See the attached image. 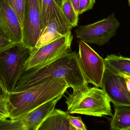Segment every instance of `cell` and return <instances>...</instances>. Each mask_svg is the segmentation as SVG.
Here are the masks:
<instances>
[{
    "label": "cell",
    "instance_id": "obj_1",
    "mask_svg": "<svg viewBox=\"0 0 130 130\" xmlns=\"http://www.w3.org/2000/svg\"><path fill=\"white\" fill-rule=\"evenodd\" d=\"M55 78H63L73 90L88 86L79 65L77 53L70 52L48 64L25 71L13 92L37 86Z\"/></svg>",
    "mask_w": 130,
    "mask_h": 130
},
{
    "label": "cell",
    "instance_id": "obj_2",
    "mask_svg": "<svg viewBox=\"0 0 130 130\" xmlns=\"http://www.w3.org/2000/svg\"><path fill=\"white\" fill-rule=\"evenodd\" d=\"M69 86L63 78H55L35 87L8 93L9 118L23 117L43 104L63 95Z\"/></svg>",
    "mask_w": 130,
    "mask_h": 130
},
{
    "label": "cell",
    "instance_id": "obj_3",
    "mask_svg": "<svg viewBox=\"0 0 130 130\" xmlns=\"http://www.w3.org/2000/svg\"><path fill=\"white\" fill-rule=\"evenodd\" d=\"M110 102L102 89L87 86L73 90L67 98V112L99 117H112Z\"/></svg>",
    "mask_w": 130,
    "mask_h": 130
},
{
    "label": "cell",
    "instance_id": "obj_4",
    "mask_svg": "<svg viewBox=\"0 0 130 130\" xmlns=\"http://www.w3.org/2000/svg\"><path fill=\"white\" fill-rule=\"evenodd\" d=\"M31 51L22 43L15 45L0 53V77L8 93L13 92Z\"/></svg>",
    "mask_w": 130,
    "mask_h": 130
},
{
    "label": "cell",
    "instance_id": "obj_5",
    "mask_svg": "<svg viewBox=\"0 0 130 130\" xmlns=\"http://www.w3.org/2000/svg\"><path fill=\"white\" fill-rule=\"evenodd\" d=\"M73 38L70 31L34 49L25 63V71L48 64L71 52Z\"/></svg>",
    "mask_w": 130,
    "mask_h": 130
},
{
    "label": "cell",
    "instance_id": "obj_6",
    "mask_svg": "<svg viewBox=\"0 0 130 130\" xmlns=\"http://www.w3.org/2000/svg\"><path fill=\"white\" fill-rule=\"evenodd\" d=\"M120 26L114 13L101 20L85 26H79L75 31L76 37L86 43L105 45L115 36Z\"/></svg>",
    "mask_w": 130,
    "mask_h": 130
},
{
    "label": "cell",
    "instance_id": "obj_7",
    "mask_svg": "<svg viewBox=\"0 0 130 130\" xmlns=\"http://www.w3.org/2000/svg\"><path fill=\"white\" fill-rule=\"evenodd\" d=\"M22 28V44L32 51L45 30L39 0H26Z\"/></svg>",
    "mask_w": 130,
    "mask_h": 130
},
{
    "label": "cell",
    "instance_id": "obj_8",
    "mask_svg": "<svg viewBox=\"0 0 130 130\" xmlns=\"http://www.w3.org/2000/svg\"><path fill=\"white\" fill-rule=\"evenodd\" d=\"M77 54L79 65L87 83L101 88L105 70L104 59L83 41L79 42Z\"/></svg>",
    "mask_w": 130,
    "mask_h": 130
},
{
    "label": "cell",
    "instance_id": "obj_9",
    "mask_svg": "<svg viewBox=\"0 0 130 130\" xmlns=\"http://www.w3.org/2000/svg\"><path fill=\"white\" fill-rule=\"evenodd\" d=\"M101 88L115 107L130 106V100L126 91L124 78L120 74L105 68Z\"/></svg>",
    "mask_w": 130,
    "mask_h": 130
},
{
    "label": "cell",
    "instance_id": "obj_10",
    "mask_svg": "<svg viewBox=\"0 0 130 130\" xmlns=\"http://www.w3.org/2000/svg\"><path fill=\"white\" fill-rule=\"evenodd\" d=\"M0 35L12 42L22 43V26L5 0H0Z\"/></svg>",
    "mask_w": 130,
    "mask_h": 130
},
{
    "label": "cell",
    "instance_id": "obj_11",
    "mask_svg": "<svg viewBox=\"0 0 130 130\" xmlns=\"http://www.w3.org/2000/svg\"><path fill=\"white\" fill-rule=\"evenodd\" d=\"M39 2L42 21L45 29L49 22L55 20L65 28L71 30L72 27L54 0H39Z\"/></svg>",
    "mask_w": 130,
    "mask_h": 130
},
{
    "label": "cell",
    "instance_id": "obj_12",
    "mask_svg": "<svg viewBox=\"0 0 130 130\" xmlns=\"http://www.w3.org/2000/svg\"><path fill=\"white\" fill-rule=\"evenodd\" d=\"M69 115L67 111L55 109L42 122L37 130H70Z\"/></svg>",
    "mask_w": 130,
    "mask_h": 130
},
{
    "label": "cell",
    "instance_id": "obj_13",
    "mask_svg": "<svg viewBox=\"0 0 130 130\" xmlns=\"http://www.w3.org/2000/svg\"><path fill=\"white\" fill-rule=\"evenodd\" d=\"M105 67L119 74L130 75V58L111 54L105 58Z\"/></svg>",
    "mask_w": 130,
    "mask_h": 130
},
{
    "label": "cell",
    "instance_id": "obj_14",
    "mask_svg": "<svg viewBox=\"0 0 130 130\" xmlns=\"http://www.w3.org/2000/svg\"><path fill=\"white\" fill-rule=\"evenodd\" d=\"M130 126V106L115 107L110 128L111 130H123Z\"/></svg>",
    "mask_w": 130,
    "mask_h": 130
},
{
    "label": "cell",
    "instance_id": "obj_15",
    "mask_svg": "<svg viewBox=\"0 0 130 130\" xmlns=\"http://www.w3.org/2000/svg\"><path fill=\"white\" fill-rule=\"evenodd\" d=\"M61 10L72 27L77 26L79 14L75 10L70 0H64L62 6Z\"/></svg>",
    "mask_w": 130,
    "mask_h": 130
},
{
    "label": "cell",
    "instance_id": "obj_16",
    "mask_svg": "<svg viewBox=\"0 0 130 130\" xmlns=\"http://www.w3.org/2000/svg\"><path fill=\"white\" fill-rule=\"evenodd\" d=\"M17 14L22 26L26 0H5Z\"/></svg>",
    "mask_w": 130,
    "mask_h": 130
},
{
    "label": "cell",
    "instance_id": "obj_17",
    "mask_svg": "<svg viewBox=\"0 0 130 130\" xmlns=\"http://www.w3.org/2000/svg\"><path fill=\"white\" fill-rule=\"evenodd\" d=\"M8 102V97L5 98H0V120H4L9 118Z\"/></svg>",
    "mask_w": 130,
    "mask_h": 130
},
{
    "label": "cell",
    "instance_id": "obj_18",
    "mask_svg": "<svg viewBox=\"0 0 130 130\" xmlns=\"http://www.w3.org/2000/svg\"><path fill=\"white\" fill-rule=\"evenodd\" d=\"M95 0H80L79 8V15L87 11L91 10L95 4Z\"/></svg>",
    "mask_w": 130,
    "mask_h": 130
},
{
    "label": "cell",
    "instance_id": "obj_19",
    "mask_svg": "<svg viewBox=\"0 0 130 130\" xmlns=\"http://www.w3.org/2000/svg\"><path fill=\"white\" fill-rule=\"evenodd\" d=\"M69 121L70 123L76 128L83 130L86 129V127L80 117H75L69 115Z\"/></svg>",
    "mask_w": 130,
    "mask_h": 130
},
{
    "label": "cell",
    "instance_id": "obj_20",
    "mask_svg": "<svg viewBox=\"0 0 130 130\" xmlns=\"http://www.w3.org/2000/svg\"><path fill=\"white\" fill-rule=\"evenodd\" d=\"M15 44L0 35V53Z\"/></svg>",
    "mask_w": 130,
    "mask_h": 130
},
{
    "label": "cell",
    "instance_id": "obj_21",
    "mask_svg": "<svg viewBox=\"0 0 130 130\" xmlns=\"http://www.w3.org/2000/svg\"><path fill=\"white\" fill-rule=\"evenodd\" d=\"M120 75H121L124 78V84L126 91L130 100V75L125 74Z\"/></svg>",
    "mask_w": 130,
    "mask_h": 130
},
{
    "label": "cell",
    "instance_id": "obj_22",
    "mask_svg": "<svg viewBox=\"0 0 130 130\" xmlns=\"http://www.w3.org/2000/svg\"><path fill=\"white\" fill-rule=\"evenodd\" d=\"M8 93L7 91L3 82L0 77V98H7L8 96Z\"/></svg>",
    "mask_w": 130,
    "mask_h": 130
},
{
    "label": "cell",
    "instance_id": "obj_23",
    "mask_svg": "<svg viewBox=\"0 0 130 130\" xmlns=\"http://www.w3.org/2000/svg\"><path fill=\"white\" fill-rule=\"evenodd\" d=\"M70 1L72 3L75 10L76 11V13L78 14L80 0H70Z\"/></svg>",
    "mask_w": 130,
    "mask_h": 130
},
{
    "label": "cell",
    "instance_id": "obj_24",
    "mask_svg": "<svg viewBox=\"0 0 130 130\" xmlns=\"http://www.w3.org/2000/svg\"><path fill=\"white\" fill-rule=\"evenodd\" d=\"M61 9L64 0H54Z\"/></svg>",
    "mask_w": 130,
    "mask_h": 130
},
{
    "label": "cell",
    "instance_id": "obj_25",
    "mask_svg": "<svg viewBox=\"0 0 130 130\" xmlns=\"http://www.w3.org/2000/svg\"><path fill=\"white\" fill-rule=\"evenodd\" d=\"M70 130H87L86 129L83 130L81 129H78V128H76L74 126L71 124V123H70Z\"/></svg>",
    "mask_w": 130,
    "mask_h": 130
},
{
    "label": "cell",
    "instance_id": "obj_26",
    "mask_svg": "<svg viewBox=\"0 0 130 130\" xmlns=\"http://www.w3.org/2000/svg\"><path fill=\"white\" fill-rule=\"evenodd\" d=\"M123 130H130V126L128 127H127L126 129H124Z\"/></svg>",
    "mask_w": 130,
    "mask_h": 130
},
{
    "label": "cell",
    "instance_id": "obj_27",
    "mask_svg": "<svg viewBox=\"0 0 130 130\" xmlns=\"http://www.w3.org/2000/svg\"><path fill=\"white\" fill-rule=\"evenodd\" d=\"M128 4H129V6L130 7V0H128Z\"/></svg>",
    "mask_w": 130,
    "mask_h": 130
}]
</instances>
